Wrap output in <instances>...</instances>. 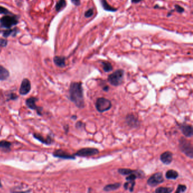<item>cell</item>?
Segmentation results:
<instances>
[{"label":"cell","instance_id":"6da1fadb","mask_svg":"<svg viewBox=\"0 0 193 193\" xmlns=\"http://www.w3.org/2000/svg\"><path fill=\"white\" fill-rule=\"evenodd\" d=\"M69 99L78 108L84 107L83 89L81 82H72L70 84Z\"/></svg>","mask_w":193,"mask_h":193},{"label":"cell","instance_id":"7a4b0ae2","mask_svg":"<svg viewBox=\"0 0 193 193\" xmlns=\"http://www.w3.org/2000/svg\"><path fill=\"white\" fill-rule=\"evenodd\" d=\"M124 74L125 72L122 69L116 70L108 76V81L113 86H120L123 81Z\"/></svg>","mask_w":193,"mask_h":193},{"label":"cell","instance_id":"3957f363","mask_svg":"<svg viewBox=\"0 0 193 193\" xmlns=\"http://www.w3.org/2000/svg\"><path fill=\"white\" fill-rule=\"evenodd\" d=\"M179 147L182 152L185 153L187 157L193 159V146L189 141L186 139L185 138L181 137L179 140Z\"/></svg>","mask_w":193,"mask_h":193},{"label":"cell","instance_id":"277c9868","mask_svg":"<svg viewBox=\"0 0 193 193\" xmlns=\"http://www.w3.org/2000/svg\"><path fill=\"white\" fill-rule=\"evenodd\" d=\"M111 101L104 98H98L96 102V108L100 113L109 111L112 108Z\"/></svg>","mask_w":193,"mask_h":193},{"label":"cell","instance_id":"5b68a950","mask_svg":"<svg viewBox=\"0 0 193 193\" xmlns=\"http://www.w3.org/2000/svg\"><path fill=\"white\" fill-rule=\"evenodd\" d=\"M18 23V21L14 15H5L0 19V24L1 27L3 28L10 29Z\"/></svg>","mask_w":193,"mask_h":193},{"label":"cell","instance_id":"8992f818","mask_svg":"<svg viewBox=\"0 0 193 193\" xmlns=\"http://www.w3.org/2000/svg\"><path fill=\"white\" fill-rule=\"evenodd\" d=\"M164 181L163 173L161 172H158L153 174L148 178L147 180V184L151 187H155Z\"/></svg>","mask_w":193,"mask_h":193},{"label":"cell","instance_id":"52a82bcc","mask_svg":"<svg viewBox=\"0 0 193 193\" xmlns=\"http://www.w3.org/2000/svg\"><path fill=\"white\" fill-rule=\"evenodd\" d=\"M99 153V151L94 148H84L78 150L74 155L80 157H88L97 155Z\"/></svg>","mask_w":193,"mask_h":193},{"label":"cell","instance_id":"ba28073f","mask_svg":"<svg viewBox=\"0 0 193 193\" xmlns=\"http://www.w3.org/2000/svg\"><path fill=\"white\" fill-rule=\"evenodd\" d=\"M38 99L37 98H34V97H31V98H29V99L26 100V104L27 106V107L29 108V109L36 111L37 114L39 116H41L43 108L36 105V103H35V102Z\"/></svg>","mask_w":193,"mask_h":193},{"label":"cell","instance_id":"9c48e42d","mask_svg":"<svg viewBox=\"0 0 193 193\" xmlns=\"http://www.w3.org/2000/svg\"><path fill=\"white\" fill-rule=\"evenodd\" d=\"M31 90V82L28 79H24L22 81L20 89L19 94L21 95H26L29 94Z\"/></svg>","mask_w":193,"mask_h":193},{"label":"cell","instance_id":"30bf717a","mask_svg":"<svg viewBox=\"0 0 193 193\" xmlns=\"http://www.w3.org/2000/svg\"><path fill=\"white\" fill-rule=\"evenodd\" d=\"M126 123L131 128H138L140 125L138 118L133 114H128L126 117Z\"/></svg>","mask_w":193,"mask_h":193},{"label":"cell","instance_id":"8fae6325","mask_svg":"<svg viewBox=\"0 0 193 193\" xmlns=\"http://www.w3.org/2000/svg\"><path fill=\"white\" fill-rule=\"evenodd\" d=\"M53 155L56 158H61L64 159H75L74 155H70L69 153L64 151L62 150H57L53 152Z\"/></svg>","mask_w":193,"mask_h":193},{"label":"cell","instance_id":"7c38bea8","mask_svg":"<svg viewBox=\"0 0 193 193\" xmlns=\"http://www.w3.org/2000/svg\"><path fill=\"white\" fill-rule=\"evenodd\" d=\"M180 128L181 130L182 134L186 137L190 138L193 136V129L192 125L188 124H182L180 126Z\"/></svg>","mask_w":193,"mask_h":193},{"label":"cell","instance_id":"4fadbf2b","mask_svg":"<svg viewBox=\"0 0 193 193\" xmlns=\"http://www.w3.org/2000/svg\"><path fill=\"white\" fill-rule=\"evenodd\" d=\"M160 160L164 164L169 165L173 160V153L170 151H166L160 155Z\"/></svg>","mask_w":193,"mask_h":193},{"label":"cell","instance_id":"5bb4252c","mask_svg":"<svg viewBox=\"0 0 193 193\" xmlns=\"http://www.w3.org/2000/svg\"><path fill=\"white\" fill-rule=\"evenodd\" d=\"M34 137L37 140L40 141L42 143L46 145H51L52 143V139L49 136H47V139H45L43 136L39 134H34Z\"/></svg>","mask_w":193,"mask_h":193},{"label":"cell","instance_id":"9a60e30c","mask_svg":"<svg viewBox=\"0 0 193 193\" xmlns=\"http://www.w3.org/2000/svg\"><path fill=\"white\" fill-rule=\"evenodd\" d=\"M53 61L54 64L56 66L64 68L65 66V57H60V56H55L53 59Z\"/></svg>","mask_w":193,"mask_h":193},{"label":"cell","instance_id":"2e32d148","mask_svg":"<svg viewBox=\"0 0 193 193\" xmlns=\"http://www.w3.org/2000/svg\"><path fill=\"white\" fill-rule=\"evenodd\" d=\"M179 176L178 173L175 170H170L166 172L165 177L168 180H175Z\"/></svg>","mask_w":193,"mask_h":193},{"label":"cell","instance_id":"e0dca14e","mask_svg":"<svg viewBox=\"0 0 193 193\" xmlns=\"http://www.w3.org/2000/svg\"><path fill=\"white\" fill-rule=\"evenodd\" d=\"M9 71L0 65V81H5L7 79L9 76Z\"/></svg>","mask_w":193,"mask_h":193},{"label":"cell","instance_id":"ac0fdd59","mask_svg":"<svg viewBox=\"0 0 193 193\" xmlns=\"http://www.w3.org/2000/svg\"><path fill=\"white\" fill-rule=\"evenodd\" d=\"M121 184L120 183H115L113 184H109L105 186L103 188V190L105 192H111L118 189L121 186Z\"/></svg>","mask_w":193,"mask_h":193},{"label":"cell","instance_id":"d6986e66","mask_svg":"<svg viewBox=\"0 0 193 193\" xmlns=\"http://www.w3.org/2000/svg\"><path fill=\"white\" fill-rule=\"evenodd\" d=\"M100 2L101 4L102 7H103V9L105 10H106V11L114 12H116L117 10V9L114 8V7H113L110 6L106 0H100Z\"/></svg>","mask_w":193,"mask_h":193},{"label":"cell","instance_id":"ffe728a7","mask_svg":"<svg viewBox=\"0 0 193 193\" xmlns=\"http://www.w3.org/2000/svg\"><path fill=\"white\" fill-rule=\"evenodd\" d=\"M11 146H12V143L8 141L4 140L0 141V148L1 149L9 151H10Z\"/></svg>","mask_w":193,"mask_h":193},{"label":"cell","instance_id":"44dd1931","mask_svg":"<svg viewBox=\"0 0 193 193\" xmlns=\"http://www.w3.org/2000/svg\"><path fill=\"white\" fill-rule=\"evenodd\" d=\"M135 185V181H128L127 182L124 183L123 187L125 190H129L130 192H133L134 191Z\"/></svg>","mask_w":193,"mask_h":193},{"label":"cell","instance_id":"7402d4cb","mask_svg":"<svg viewBox=\"0 0 193 193\" xmlns=\"http://www.w3.org/2000/svg\"><path fill=\"white\" fill-rule=\"evenodd\" d=\"M173 191V189L170 187H158L155 190V193H170Z\"/></svg>","mask_w":193,"mask_h":193},{"label":"cell","instance_id":"603a6c76","mask_svg":"<svg viewBox=\"0 0 193 193\" xmlns=\"http://www.w3.org/2000/svg\"><path fill=\"white\" fill-rule=\"evenodd\" d=\"M66 5V2L65 0H59V2L56 4V10L57 12H59L61 10H62L65 7Z\"/></svg>","mask_w":193,"mask_h":193},{"label":"cell","instance_id":"cb8c5ba5","mask_svg":"<svg viewBox=\"0 0 193 193\" xmlns=\"http://www.w3.org/2000/svg\"><path fill=\"white\" fill-rule=\"evenodd\" d=\"M18 32V29H9V30H7V31H5L4 32L3 36L5 37H7L10 35H12L14 36H15V35L17 34Z\"/></svg>","mask_w":193,"mask_h":193},{"label":"cell","instance_id":"d4e9b609","mask_svg":"<svg viewBox=\"0 0 193 193\" xmlns=\"http://www.w3.org/2000/svg\"><path fill=\"white\" fill-rule=\"evenodd\" d=\"M102 65H103V70L105 72H109L113 69L112 65L109 62H106V61L102 62Z\"/></svg>","mask_w":193,"mask_h":193},{"label":"cell","instance_id":"484cf974","mask_svg":"<svg viewBox=\"0 0 193 193\" xmlns=\"http://www.w3.org/2000/svg\"><path fill=\"white\" fill-rule=\"evenodd\" d=\"M135 170H130V169H125V168H121L118 169V172L120 174L123 175H130L131 173H133Z\"/></svg>","mask_w":193,"mask_h":193},{"label":"cell","instance_id":"4316f807","mask_svg":"<svg viewBox=\"0 0 193 193\" xmlns=\"http://www.w3.org/2000/svg\"><path fill=\"white\" fill-rule=\"evenodd\" d=\"M187 187L184 185H179L177 187V189L175 191V193H184L186 191Z\"/></svg>","mask_w":193,"mask_h":193},{"label":"cell","instance_id":"83f0119b","mask_svg":"<svg viewBox=\"0 0 193 193\" xmlns=\"http://www.w3.org/2000/svg\"><path fill=\"white\" fill-rule=\"evenodd\" d=\"M0 14H5V15H13L12 12H10L7 9L2 6H0Z\"/></svg>","mask_w":193,"mask_h":193},{"label":"cell","instance_id":"f1b7e54d","mask_svg":"<svg viewBox=\"0 0 193 193\" xmlns=\"http://www.w3.org/2000/svg\"><path fill=\"white\" fill-rule=\"evenodd\" d=\"M93 15H94V10L92 8L88 10L87 11L84 13V16L86 18L91 17Z\"/></svg>","mask_w":193,"mask_h":193},{"label":"cell","instance_id":"f546056e","mask_svg":"<svg viewBox=\"0 0 193 193\" xmlns=\"http://www.w3.org/2000/svg\"><path fill=\"white\" fill-rule=\"evenodd\" d=\"M175 7L176 11L178 12L182 13V12H184V9L182 7H181V6H180V5H175Z\"/></svg>","mask_w":193,"mask_h":193},{"label":"cell","instance_id":"4dcf8cb0","mask_svg":"<svg viewBox=\"0 0 193 193\" xmlns=\"http://www.w3.org/2000/svg\"><path fill=\"white\" fill-rule=\"evenodd\" d=\"M7 44V41L5 39H0V47H6Z\"/></svg>","mask_w":193,"mask_h":193},{"label":"cell","instance_id":"1f68e13d","mask_svg":"<svg viewBox=\"0 0 193 193\" xmlns=\"http://www.w3.org/2000/svg\"><path fill=\"white\" fill-rule=\"evenodd\" d=\"M84 124L83 123L81 122V121H79V122H77L76 123V128L77 129H81L82 127H84Z\"/></svg>","mask_w":193,"mask_h":193},{"label":"cell","instance_id":"d6a6232c","mask_svg":"<svg viewBox=\"0 0 193 193\" xmlns=\"http://www.w3.org/2000/svg\"><path fill=\"white\" fill-rule=\"evenodd\" d=\"M72 3L75 5L76 6H79L81 4V1L80 0H71Z\"/></svg>","mask_w":193,"mask_h":193},{"label":"cell","instance_id":"836d02e7","mask_svg":"<svg viewBox=\"0 0 193 193\" xmlns=\"http://www.w3.org/2000/svg\"><path fill=\"white\" fill-rule=\"evenodd\" d=\"M10 98L9 100L17 99L18 98V96L15 94H13V93H12V94L10 95V98Z\"/></svg>","mask_w":193,"mask_h":193},{"label":"cell","instance_id":"e575fe53","mask_svg":"<svg viewBox=\"0 0 193 193\" xmlns=\"http://www.w3.org/2000/svg\"><path fill=\"white\" fill-rule=\"evenodd\" d=\"M103 90L104 91H108V90H109V87L108 86H105V87L103 88Z\"/></svg>","mask_w":193,"mask_h":193},{"label":"cell","instance_id":"d590c367","mask_svg":"<svg viewBox=\"0 0 193 193\" xmlns=\"http://www.w3.org/2000/svg\"><path fill=\"white\" fill-rule=\"evenodd\" d=\"M141 1H142V0H131V2L134 3V4H136V3L139 2Z\"/></svg>","mask_w":193,"mask_h":193},{"label":"cell","instance_id":"8d00e7d4","mask_svg":"<svg viewBox=\"0 0 193 193\" xmlns=\"http://www.w3.org/2000/svg\"><path fill=\"white\" fill-rule=\"evenodd\" d=\"M71 118H74V120L76 119V116H73V117H71Z\"/></svg>","mask_w":193,"mask_h":193},{"label":"cell","instance_id":"74e56055","mask_svg":"<svg viewBox=\"0 0 193 193\" xmlns=\"http://www.w3.org/2000/svg\"><path fill=\"white\" fill-rule=\"evenodd\" d=\"M2 187V183H1V182L0 181V187Z\"/></svg>","mask_w":193,"mask_h":193}]
</instances>
